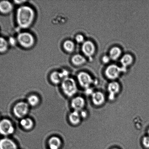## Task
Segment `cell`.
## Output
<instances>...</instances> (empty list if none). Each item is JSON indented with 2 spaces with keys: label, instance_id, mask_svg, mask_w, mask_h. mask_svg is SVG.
Here are the masks:
<instances>
[{
  "label": "cell",
  "instance_id": "obj_22",
  "mask_svg": "<svg viewBox=\"0 0 149 149\" xmlns=\"http://www.w3.org/2000/svg\"><path fill=\"white\" fill-rule=\"evenodd\" d=\"M63 47L64 49L69 52H72L74 50L75 45L74 42L71 40H67L64 42Z\"/></svg>",
  "mask_w": 149,
  "mask_h": 149
},
{
  "label": "cell",
  "instance_id": "obj_33",
  "mask_svg": "<svg viewBox=\"0 0 149 149\" xmlns=\"http://www.w3.org/2000/svg\"><path fill=\"white\" fill-rule=\"evenodd\" d=\"M1 116H0V120H1Z\"/></svg>",
  "mask_w": 149,
  "mask_h": 149
},
{
  "label": "cell",
  "instance_id": "obj_19",
  "mask_svg": "<svg viewBox=\"0 0 149 149\" xmlns=\"http://www.w3.org/2000/svg\"><path fill=\"white\" fill-rule=\"evenodd\" d=\"M134 59L132 55L129 54H126L122 56L120 60V62L122 67L127 68V67L132 64Z\"/></svg>",
  "mask_w": 149,
  "mask_h": 149
},
{
  "label": "cell",
  "instance_id": "obj_14",
  "mask_svg": "<svg viewBox=\"0 0 149 149\" xmlns=\"http://www.w3.org/2000/svg\"><path fill=\"white\" fill-rule=\"evenodd\" d=\"M20 124L23 129L27 131L31 130L34 126V123L33 120L27 117L20 119Z\"/></svg>",
  "mask_w": 149,
  "mask_h": 149
},
{
  "label": "cell",
  "instance_id": "obj_8",
  "mask_svg": "<svg viewBox=\"0 0 149 149\" xmlns=\"http://www.w3.org/2000/svg\"><path fill=\"white\" fill-rule=\"evenodd\" d=\"M0 149H19L18 146L12 139L8 137L0 139Z\"/></svg>",
  "mask_w": 149,
  "mask_h": 149
},
{
  "label": "cell",
  "instance_id": "obj_3",
  "mask_svg": "<svg viewBox=\"0 0 149 149\" xmlns=\"http://www.w3.org/2000/svg\"><path fill=\"white\" fill-rule=\"evenodd\" d=\"M30 110V106L27 102H20L16 103L13 107V112L16 117L20 119L25 118Z\"/></svg>",
  "mask_w": 149,
  "mask_h": 149
},
{
  "label": "cell",
  "instance_id": "obj_25",
  "mask_svg": "<svg viewBox=\"0 0 149 149\" xmlns=\"http://www.w3.org/2000/svg\"><path fill=\"white\" fill-rule=\"evenodd\" d=\"M142 143L144 146L149 148V136H145L143 138Z\"/></svg>",
  "mask_w": 149,
  "mask_h": 149
},
{
  "label": "cell",
  "instance_id": "obj_16",
  "mask_svg": "<svg viewBox=\"0 0 149 149\" xmlns=\"http://www.w3.org/2000/svg\"><path fill=\"white\" fill-rule=\"evenodd\" d=\"M81 118L80 112L76 111H73L69 116L70 123L74 125H78L80 123Z\"/></svg>",
  "mask_w": 149,
  "mask_h": 149
},
{
  "label": "cell",
  "instance_id": "obj_26",
  "mask_svg": "<svg viewBox=\"0 0 149 149\" xmlns=\"http://www.w3.org/2000/svg\"><path fill=\"white\" fill-rule=\"evenodd\" d=\"M17 40L14 37H11L9 39L8 41V44L12 46H15L17 43Z\"/></svg>",
  "mask_w": 149,
  "mask_h": 149
},
{
  "label": "cell",
  "instance_id": "obj_18",
  "mask_svg": "<svg viewBox=\"0 0 149 149\" xmlns=\"http://www.w3.org/2000/svg\"><path fill=\"white\" fill-rule=\"evenodd\" d=\"M50 80L52 83L55 84H59L62 81L63 79L61 75L60 72L54 71L50 74Z\"/></svg>",
  "mask_w": 149,
  "mask_h": 149
},
{
  "label": "cell",
  "instance_id": "obj_5",
  "mask_svg": "<svg viewBox=\"0 0 149 149\" xmlns=\"http://www.w3.org/2000/svg\"><path fill=\"white\" fill-rule=\"evenodd\" d=\"M126 70V68L125 67L120 68L118 65L113 64L107 67L105 70V74L108 79L115 80L119 77L121 72H125Z\"/></svg>",
  "mask_w": 149,
  "mask_h": 149
},
{
  "label": "cell",
  "instance_id": "obj_29",
  "mask_svg": "<svg viewBox=\"0 0 149 149\" xmlns=\"http://www.w3.org/2000/svg\"><path fill=\"white\" fill-rule=\"evenodd\" d=\"M80 113L81 118H85L87 117V112H86L85 111H83V110L80 111Z\"/></svg>",
  "mask_w": 149,
  "mask_h": 149
},
{
  "label": "cell",
  "instance_id": "obj_11",
  "mask_svg": "<svg viewBox=\"0 0 149 149\" xmlns=\"http://www.w3.org/2000/svg\"><path fill=\"white\" fill-rule=\"evenodd\" d=\"M108 89L109 93V100H113L115 99V95L117 94L120 90V86L117 82L112 81L108 85Z\"/></svg>",
  "mask_w": 149,
  "mask_h": 149
},
{
  "label": "cell",
  "instance_id": "obj_12",
  "mask_svg": "<svg viewBox=\"0 0 149 149\" xmlns=\"http://www.w3.org/2000/svg\"><path fill=\"white\" fill-rule=\"evenodd\" d=\"M62 143L61 139L58 136H52L49 138L48 141L49 149H61Z\"/></svg>",
  "mask_w": 149,
  "mask_h": 149
},
{
  "label": "cell",
  "instance_id": "obj_20",
  "mask_svg": "<svg viewBox=\"0 0 149 149\" xmlns=\"http://www.w3.org/2000/svg\"><path fill=\"white\" fill-rule=\"evenodd\" d=\"M40 101V99L38 96L36 95L33 94L27 97V103L30 107H35L39 104Z\"/></svg>",
  "mask_w": 149,
  "mask_h": 149
},
{
  "label": "cell",
  "instance_id": "obj_15",
  "mask_svg": "<svg viewBox=\"0 0 149 149\" xmlns=\"http://www.w3.org/2000/svg\"><path fill=\"white\" fill-rule=\"evenodd\" d=\"M13 4L9 1H0V12L4 14H8L12 10Z\"/></svg>",
  "mask_w": 149,
  "mask_h": 149
},
{
  "label": "cell",
  "instance_id": "obj_9",
  "mask_svg": "<svg viewBox=\"0 0 149 149\" xmlns=\"http://www.w3.org/2000/svg\"><path fill=\"white\" fill-rule=\"evenodd\" d=\"M82 51L86 56H91L94 55L95 52V46L90 41H86L83 44Z\"/></svg>",
  "mask_w": 149,
  "mask_h": 149
},
{
  "label": "cell",
  "instance_id": "obj_17",
  "mask_svg": "<svg viewBox=\"0 0 149 149\" xmlns=\"http://www.w3.org/2000/svg\"><path fill=\"white\" fill-rule=\"evenodd\" d=\"M122 52L120 48L118 47H112L109 51V57L113 60L118 59L122 54Z\"/></svg>",
  "mask_w": 149,
  "mask_h": 149
},
{
  "label": "cell",
  "instance_id": "obj_10",
  "mask_svg": "<svg viewBox=\"0 0 149 149\" xmlns=\"http://www.w3.org/2000/svg\"><path fill=\"white\" fill-rule=\"evenodd\" d=\"M85 105V101L81 96H77L71 101V106L74 111L80 112L83 110Z\"/></svg>",
  "mask_w": 149,
  "mask_h": 149
},
{
  "label": "cell",
  "instance_id": "obj_30",
  "mask_svg": "<svg viewBox=\"0 0 149 149\" xmlns=\"http://www.w3.org/2000/svg\"><path fill=\"white\" fill-rule=\"evenodd\" d=\"M24 1H15V2L17 4H20L21 3L24 2Z\"/></svg>",
  "mask_w": 149,
  "mask_h": 149
},
{
  "label": "cell",
  "instance_id": "obj_31",
  "mask_svg": "<svg viewBox=\"0 0 149 149\" xmlns=\"http://www.w3.org/2000/svg\"><path fill=\"white\" fill-rule=\"evenodd\" d=\"M148 135H149V129H148Z\"/></svg>",
  "mask_w": 149,
  "mask_h": 149
},
{
  "label": "cell",
  "instance_id": "obj_6",
  "mask_svg": "<svg viewBox=\"0 0 149 149\" xmlns=\"http://www.w3.org/2000/svg\"><path fill=\"white\" fill-rule=\"evenodd\" d=\"M17 40L21 46L25 48L31 47L35 40L33 35L27 32L20 33L17 36Z\"/></svg>",
  "mask_w": 149,
  "mask_h": 149
},
{
  "label": "cell",
  "instance_id": "obj_23",
  "mask_svg": "<svg viewBox=\"0 0 149 149\" xmlns=\"http://www.w3.org/2000/svg\"><path fill=\"white\" fill-rule=\"evenodd\" d=\"M8 42L3 37L0 36V53H4L8 49Z\"/></svg>",
  "mask_w": 149,
  "mask_h": 149
},
{
  "label": "cell",
  "instance_id": "obj_24",
  "mask_svg": "<svg viewBox=\"0 0 149 149\" xmlns=\"http://www.w3.org/2000/svg\"><path fill=\"white\" fill-rule=\"evenodd\" d=\"M75 40L78 43H83L84 42V36L82 35H77L76 36Z\"/></svg>",
  "mask_w": 149,
  "mask_h": 149
},
{
  "label": "cell",
  "instance_id": "obj_4",
  "mask_svg": "<svg viewBox=\"0 0 149 149\" xmlns=\"http://www.w3.org/2000/svg\"><path fill=\"white\" fill-rule=\"evenodd\" d=\"M15 131L14 125L10 119H1L0 120V135L3 137H8L13 135Z\"/></svg>",
  "mask_w": 149,
  "mask_h": 149
},
{
  "label": "cell",
  "instance_id": "obj_7",
  "mask_svg": "<svg viewBox=\"0 0 149 149\" xmlns=\"http://www.w3.org/2000/svg\"><path fill=\"white\" fill-rule=\"evenodd\" d=\"M77 79L82 87L87 89L93 82V80L90 74L85 72H80L77 75Z\"/></svg>",
  "mask_w": 149,
  "mask_h": 149
},
{
  "label": "cell",
  "instance_id": "obj_32",
  "mask_svg": "<svg viewBox=\"0 0 149 149\" xmlns=\"http://www.w3.org/2000/svg\"><path fill=\"white\" fill-rule=\"evenodd\" d=\"M119 149L116 148H113V149Z\"/></svg>",
  "mask_w": 149,
  "mask_h": 149
},
{
  "label": "cell",
  "instance_id": "obj_27",
  "mask_svg": "<svg viewBox=\"0 0 149 149\" xmlns=\"http://www.w3.org/2000/svg\"><path fill=\"white\" fill-rule=\"evenodd\" d=\"M60 73L63 79H64L69 77V73L68 71L66 70H64L62 72H60Z\"/></svg>",
  "mask_w": 149,
  "mask_h": 149
},
{
  "label": "cell",
  "instance_id": "obj_13",
  "mask_svg": "<svg viewBox=\"0 0 149 149\" xmlns=\"http://www.w3.org/2000/svg\"><path fill=\"white\" fill-rule=\"evenodd\" d=\"M92 99L93 103L97 106L103 104L105 101L104 94L100 91L93 93L92 94Z\"/></svg>",
  "mask_w": 149,
  "mask_h": 149
},
{
  "label": "cell",
  "instance_id": "obj_2",
  "mask_svg": "<svg viewBox=\"0 0 149 149\" xmlns=\"http://www.w3.org/2000/svg\"><path fill=\"white\" fill-rule=\"evenodd\" d=\"M61 87L64 94L68 97H71L76 93L77 87L73 79L69 77L64 79L61 83Z\"/></svg>",
  "mask_w": 149,
  "mask_h": 149
},
{
  "label": "cell",
  "instance_id": "obj_28",
  "mask_svg": "<svg viewBox=\"0 0 149 149\" xmlns=\"http://www.w3.org/2000/svg\"><path fill=\"white\" fill-rule=\"evenodd\" d=\"M111 58L109 56L107 55H105L102 58V60L104 63L105 64H107L110 62Z\"/></svg>",
  "mask_w": 149,
  "mask_h": 149
},
{
  "label": "cell",
  "instance_id": "obj_1",
  "mask_svg": "<svg viewBox=\"0 0 149 149\" xmlns=\"http://www.w3.org/2000/svg\"><path fill=\"white\" fill-rule=\"evenodd\" d=\"M35 15L34 11L31 7L27 6H21L17 11V24L20 27L27 28L33 23Z\"/></svg>",
  "mask_w": 149,
  "mask_h": 149
},
{
  "label": "cell",
  "instance_id": "obj_21",
  "mask_svg": "<svg viewBox=\"0 0 149 149\" xmlns=\"http://www.w3.org/2000/svg\"><path fill=\"white\" fill-rule=\"evenodd\" d=\"M71 61L74 65H81L86 62V59L82 55L77 54L74 55L71 58Z\"/></svg>",
  "mask_w": 149,
  "mask_h": 149
}]
</instances>
